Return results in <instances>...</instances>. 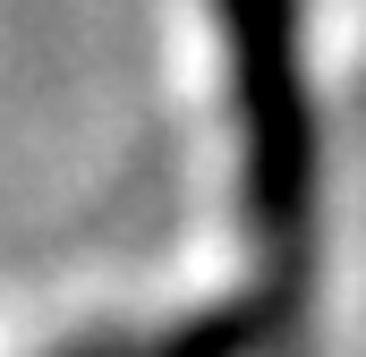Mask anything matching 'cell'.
I'll return each instance as SVG.
<instances>
[{"mask_svg":"<svg viewBox=\"0 0 366 357\" xmlns=\"http://www.w3.org/2000/svg\"><path fill=\"white\" fill-rule=\"evenodd\" d=\"M230 60V128H239V204L247 238L281 289L307 281L315 247V94H307V26L298 0H213Z\"/></svg>","mask_w":366,"mask_h":357,"instance_id":"6da1fadb","label":"cell"}]
</instances>
